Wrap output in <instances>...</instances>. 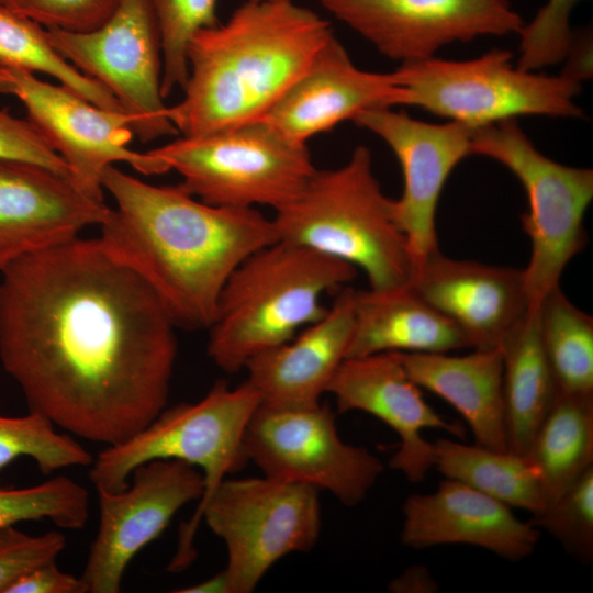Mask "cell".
<instances>
[{"label":"cell","instance_id":"8fae6325","mask_svg":"<svg viewBox=\"0 0 593 593\" xmlns=\"http://www.w3.org/2000/svg\"><path fill=\"white\" fill-rule=\"evenodd\" d=\"M244 448L262 475L325 490L346 506L358 505L384 471L376 455L339 437L334 412L321 402L259 403L246 427Z\"/></svg>","mask_w":593,"mask_h":593},{"label":"cell","instance_id":"30bf717a","mask_svg":"<svg viewBox=\"0 0 593 593\" xmlns=\"http://www.w3.org/2000/svg\"><path fill=\"white\" fill-rule=\"evenodd\" d=\"M512 53L492 49L477 58L429 57L402 63L394 70L407 92L406 105L478 128L522 115L581 119L574 102L583 77L567 68L560 75L524 70Z\"/></svg>","mask_w":593,"mask_h":593},{"label":"cell","instance_id":"74e56055","mask_svg":"<svg viewBox=\"0 0 593 593\" xmlns=\"http://www.w3.org/2000/svg\"><path fill=\"white\" fill-rule=\"evenodd\" d=\"M5 593H83V589L80 578L60 570L52 560L20 577Z\"/></svg>","mask_w":593,"mask_h":593},{"label":"cell","instance_id":"8d00e7d4","mask_svg":"<svg viewBox=\"0 0 593 593\" xmlns=\"http://www.w3.org/2000/svg\"><path fill=\"white\" fill-rule=\"evenodd\" d=\"M0 159L35 164L69 177L64 160L49 147L29 120L0 110Z\"/></svg>","mask_w":593,"mask_h":593},{"label":"cell","instance_id":"e575fe53","mask_svg":"<svg viewBox=\"0 0 593 593\" xmlns=\"http://www.w3.org/2000/svg\"><path fill=\"white\" fill-rule=\"evenodd\" d=\"M119 0H0V5L45 29L89 32L103 24Z\"/></svg>","mask_w":593,"mask_h":593},{"label":"cell","instance_id":"f546056e","mask_svg":"<svg viewBox=\"0 0 593 593\" xmlns=\"http://www.w3.org/2000/svg\"><path fill=\"white\" fill-rule=\"evenodd\" d=\"M36 412L24 416H0V471L21 457L32 458L43 474L70 467L90 466L93 458L69 434Z\"/></svg>","mask_w":593,"mask_h":593},{"label":"cell","instance_id":"5bb4252c","mask_svg":"<svg viewBox=\"0 0 593 593\" xmlns=\"http://www.w3.org/2000/svg\"><path fill=\"white\" fill-rule=\"evenodd\" d=\"M9 70L15 80L13 94L24 104L27 120L64 160L70 180L86 194L104 201L101 176L107 167L119 161L144 175L170 170L150 152L128 148L134 134L132 119L125 112L102 109L34 74Z\"/></svg>","mask_w":593,"mask_h":593},{"label":"cell","instance_id":"d590c367","mask_svg":"<svg viewBox=\"0 0 593 593\" xmlns=\"http://www.w3.org/2000/svg\"><path fill=\"white\" fill-rule=\"evenodd\" d=\"M66 547L58 530L30 535L14 525L0 527V593L32 569L56 560Z\"/></svg>","mask_w":593,"mask_h":593},{"label":"cell","instance_id":"4316f807","mask_svg":"<svg viewBox=\"0 0 593 593\" xmlns=\"http://www.w3.org/2000/svg\"><path fill=\"white\" fill-rule=\"evenodd\" d=\"M434 449V467L446 478L532 515L545 510L537 474L524 456L446 438H438Z\"/></svg>","mask_w":593,"mask_h":593},{"label":"cell","instance_id":"9c48e42d","mask_svg":"<svg viewBox=\"0 0 593 593\" xmlns=\"http://www.w3.org/2000/svg\"><path fill=\"white\" fill-rule=\"evenodd\" d=\"M259 403L247 381L236 388L219 381L201 400L165 407L142 430L99 452L89 479L97 491H121L139 465L180 460L200 468L203 475L204 491L195 514L228 474L248 463L244 435Z\"/></svg>","mask_w":593,"mask_h":593},{"label":"cell","instance_id":"7c38bea8","mask_svg":"<svg viewBox=\"0 0 593 593\" xmlns=\"http://www.w3.org/2000/svg\"><path fill=\"white\" fill-rule=\"evenodd\" d=\"M46 30L64 58L115 98L141 142L178 134L161 94V36L153 0H119L110 18L89 32Z\"/></svg>","mask_w":593,"mask_h":593},{"label":"cell","instance_id":"836d02e7","mask_svg":"<svg viewBox=\"0 0 593 593\" xmlns=\"http://www.w3.org/2000/svg\"><path fill=\"white\" fill-rule=\"evenodd\" d=\"M584 0H547L533 20L524 24L518 35L517 67L537 71L567 59L575 43L571 14Z\"/></svg>","mask_w":593,"mask_h":593},{"label":"cell","instance_id":"3957f363","mask_svg":"<svg viewBox=\"0 0 593 593\" xmlns=\"http://www.w3.org/2000/svg\"><path fill=\"white\" fill-rule=\"evenodd\" d=\"M334 35L327 20L289 2L246 1L194 34L180 102L167 116L182 136L260 120Z\"/></svg>","mask_w":593,"mask_h":593},{"label":"cell","instance_id":"d6986e66","mask_svg":"<svg viewBox=\"0 0 593 593\" xmlns=\"http://www.w3.org/2000/svg\"><path fill=\"white\" fill-rule=\"evenodd\" d=\"M110 208L69 177L20 160L0 159V272L18 259L100 226Z\"/></svg>","mask_w":593,"mask_h":593},{"label":"cell","instance_id":"8992f818","mask_svg":"<svg viewBox=\"0 0 593 593\" xmlns=\"http://www.w3.org/2000/svg\"><path fill=\"white\" fill-rule=\"evenodd\" d=\"M202 519L226 547L227 593H250L280 559L315 547L322 525L318 490L265 475L226 478L181 524L169 572H181L194 561Z\"/></svg>","mask_w":593,"mask_h":593},{"label":"cell","instance_id":"ffe728a7","mask_svg":"<svg viewBox=\"0 0 593 593\" xmlns=\"http://www.w3.org/2000/svg\"><path fill=\"white\" fill-rule=\"evenodd\" d=\"M407 92L395 71L358 68L333 35L307 69L260 119L288 138L306 144L363 111L406 105Z\"/></svg>","mask_w":593,"mask_h":593},{"label":"cell","instance_id":"d6a6232c","mask_svg":"<svg viewBox=\"0 0 593 593\" xmlns=\"http://www.w3.org/2000/svg\"><path fill=\"white\" fill-rule=\"evenodd\" d=\"M544 529L580 562L593 558V467L528 521Z\"/></svg>","mask_w":593,"mask_h":593},{"label":"cell","instance_id":"ab89813d","mask_svg":"<svg viewBox=\"0 0 593 593\" xmlns=\"http://www.w3.org/2000/svg\"><path fill=\"white\" fill-rule=\"evenodd\" d=\"M178 593H227V580L224 570L190 586L175 590Z\"/></svg>","mask_w":593,"mask_h":593},{"label":"cell","instance_id":"44dd1931","mask_svg":"<svg viewBox=\"0 0 593 593\" xmlns=\"http://www.w3.org/2000/svg\"><path fill=\"white\" fill-rule=\"evenodd\" d=\"M511 508L446 478L433 493L412 494L404 501L401 542L413 549L463 544L519 561L534 552L540 530Z\"/></svg>","mask_w":593,"mask_h":593},{"label":"cell","instance_id":"277c9868","mask_svg":"<svg viewBox=\"0 0 593 593\" xmlns=\"http://www.w3.org/2000/svg\"><path fill=\"white\" fill-rule=\"evenodd\" d=\"M357 269L307 247L277 240L243 260L226 280L210 329L208 355L224 372L293 338L327 311L321 299Z\"/></svg>","mask_w":593,"mask_h":593},{"label":"cell","instance_id":"ba28073f","mask_svg":"<svg viewBox=\"0 0 593 593\" xmlns=\"http://www.w3.org/2000/svg\"><path fill=\"white\" fill-rule=\"evenodd\" d=\"M470 154L502 164L525 189L528 211L521 220L532 255L523 271L529 312L536 311L586 245L583 217L593 199V171L545 156L516 119L474 128Z\"/></svg>","mask_w":593,"mask_h":593},{"label":"cell","instance_id":"ac0fdd59","mask_svg":"<svg viewBox=\"0 0 593 593\" xmlns=\"http://www.w3.org/2000/svg\"><path fill=\"white\" fill-rule=\"evenodd\" d=\"M409 286L450 320L474 349H502L529 312L523 269L437 251L417 266Z\"/></svg>","mask_w":593,"mask_h":593},{"label":"cell","instance_id":"d4e9b609","mask_svg":"<svg viewBox=\"0 0 593 593\" xmlns=\"http://www.w3.org/2000/svg\"><path fill=\"white\" fill-rule=\"evenodd\" d=\"M507 449L524 455L556 395L540 336L538 309L502 347Z\"/></svg>","mask_w":593,"mask_h":593},{"label":"cell","instance_id":"83f0119b","mask_svg":"<svg viewBox=\"0 0 593 593\" xmlns=\"http://www.w3.org/2000/svg\"><path fill=\"white\" fill-rule=\"evenodd\" d=\"M540 336L557 393L593 395V318L552 289L538 307Z\"/></svg>","mask_w":593,"mask_h":593},{"label":"cell","instance_id":"7a4b0ae2","mask_svg":"<svg viewBox=\"0 0 593 593\" xmlns=\"http://www.w3.org/2000/svg\"><path fill=\"white\" fill-rule=\"evenodd\" d=\"M101 184L113 198L99 226L103 249L156 294L176 327L209 328L235 268L278 240L257 209L206 204L178 186H153L107 167Z\"/></svg>","mask_w":593,"mask_h":593},{"label":"cell","instance_id":"4dcf8cb0","mask_svg":"<svg viewBox=\"0 0 593 593\" xmlns=\"http://www.w3.org/2000/svg\"><path fill=\"white\" fill-rule=\"evenodd\" d=\"M88 516L87 489L65 475L27 488L0 489V527L48 519L60 528L81 529Z\"/></svg>","mask_w":593,"mask_h":593},{"label":"cell","instance_id":"4fadbf2b","mask_svg":"<svg viewBox=\"0 0 593 593\" xmlns=\"http://www.w3.org/2000/svg\"><path fill=\"white\" fill-rule=\"evenodd\" d=\"M203 491L201 471L180 460L142 463L125 489L97 491L99 525L79 577L83 593L120 592L132 559Z\"/></svg>","mask_w":593,"mask_h":593},{"label":"cell","instance_id":"5b68a950","mask_svg":"<svg viewBox=\"0 0 593 593\" xmlns=\"http://www.w3.org/2000/svg\"><path fill=\"white\" fill-rule=\"evenodd\" d=\"M373 175L370 150L357 146L347 163L318 170L271 217L278 240L311 248L361 269L369 289L410 284L416 270L405 235Z\"/></svg>","mask_w":593,"mask_h":593},{"label":"cell","instance_id":"60d3db41","mask_svg":"<svg viewBox=\"0 0 593 593\" xmlns=\"http://www.w3.org/2000/svg\"><path fill=\"white\" fill-rule=\"evenodd\" d=\"M15 80L11 71L0 66V93L13 94Z\"/></svg>","mask_w":593,"mask_h":593},{"label":"cell","instance_id":"e0dca14e","mask_svg":"<svg viewBox=\"0 0 593 593\" xmlns=\"http://www.w3.org/2000/svg\"><path fill=\"white\" fill-rule=\"evenodd\" d=\"M327 393L334 395L338 413L366 412L398 434L400 445L389 466L411 483L422 482L435 463L434 443L423 437L424 429L439 428L459 438L465 436L461 425L441 417L424 400L398 351L345 358Z\"/></svg>","mask_w":593,"mask_h":593},{"label":"cell","instance_id":"1f68e13d","mask_svg":"<svg viewBox=\"0 0 593 593\" xmlns=\"http://www.w3.org/2000/svg\"><path fill=\"white\" fill-rule=\"evenodd\" d=\"M217 0H153L161 36V94L183 89L188 76V48L197 32L213 27Z\"/></svg>","mask_w":593,"mask_h":593},{"label":"cell","instance_id":"484cf974","mask_svg":"<svg viewBox=\"0 0 593 593\" xmlns=\"http://www.w3.org/2000/svg\"><path fill=\"white\" fill-rule=\"evenodd\" d=\"M523 456L549 505L593 467V395L557 393Z\"/></svg>","mask_w":593,"mask_h":593},{"label":"cell","instance_id":"b9f144b4","mask_svg":"<svg viewBox=\"0 0 593 593\" xmlns=\"http://www.w3.org/2000/svg\"><path fill=\"white\" fill-rule=\"evenodd\" d=\"M248 1H257V2H289L292 0H248Z\"/></svg>","mask_w":593,"mask_h":593},{"label":"cell","instance_id":"2e32d148","mask_svg":"<svg viewBox=\"0 0 593 593\" xmlns=\"http://www.w3.org/2000/svg\"><path fill=\"white\" fill-rule=\"evenodd\" d=\"M353 121L385 142L400 163L403 191L392 199V214L417 268L439 251L435 217L440 193L454 168L471 155L474 128L421 121L392 108L367 110Z\"/></svg>","mask_w":593,"mask_h":593},{"label":"cell","instance_id":"7402d4cb","mask_svg":"<svg viewBox=\"0 0 593 593\" xmlns=\"http://www.w3.org/2000/svg\"><path fill=\"white\" fill-rule=\"evenodd\" d=\"M354 293L343 287L332 306L290 340L248 360L247 382L261 404L304 406L321 402L344 359L354 328Z\"/></svg>","mask_w":593,"mask_h":593},{"label":"cell","instance_id":"cb8c5ba5","mask_svg":"<svg viewBox=\"0 0 593 593\" xmlns=\"http://www.w3.org/2000/svg\"><path fill=\"white\" fill-rule=\"evenodd\" d=\"M469 348L460 329L410 286L354 293V328L347 357L387 351L448 353Z\"/></svg>","mask_w":593,"mask_h":593},{"label":"cell","instance_id":"6da1fadb","mask_svg":"<svg viewBox=\"0 0 593 593\" xmlns=\"http://www.w3.org/2000/svg\"><path fill=\"white\" fill-rule=\"evenodd\" d=\"M176 325L98 238L75 237L1 271L0 361L29 411L116 445L166 407Z\"/></svg>","mask_w":593,"mask_h":593},{"label":"cell","instance_id":"f35d334b","mask_svg":"<svg viewBox=\"0 0 593 593\" xmlns=\"http://www.w3.org/2000/svg\"><path fill=\"white\" fill-rule=\"evenodd\" d=\"M434 589L430 574L421 567L406 570L390 583L393 592H430Z\"/></svg>","mask_w":593,"mask_h":593},{"label":"cell","instance_id":"603a6c76","mask_svg":"<svg viewBox=\"0 0 593 593\" xmlns=\"http://www.w3.org/2000/svg\"><path fill=\"white\" fill-rule=\"evenodd\" d=\"M409 377L443 398L468 423L475 444L507 449L503 401V353L474 349L463 356L446 353H400Z\"/></svg>","mask_w":593,"mask_h":593},{"label":"cell","instance_id":"f1b7e54d","mask_svg":"<svg viewBox=\"0 0 593 593\" xmlns=\"http://www.w3.org/2000/svg\"><path fill=\"white\" fill-rule=\"evenodd\" d=\"M0 66L49 75L102 109L123 111L102 85L82 74L55 49L44 26L1 5Z\"/></svg>","mask_w":593,"mask_h":593},{"label":"cell","instance_id":"52a82bcc","mask_svg":"<svg viewBox=\"0 0 593 593\" xmlns=\"http://www.w3.org/2000/svg\"><path fill=\"white\" fill-rule=\"evenodd\" d=\"M181 177L200 201L221 208L275 211L304 190L316 171L306 144L256 120L149 150Z\"/></svg>","mask_w":593,"mask_h":593},{"label":"cell","instance_id":"9a60e30c","mask_svg":"<svg viewBox=\"0 0 593 593\" xmlns=\"http://www.w3.org/2000/svg\"><path fill=\"white\" fill-rule=\"evenodd\" d=\"M320 1L382 55L401 64L433 57L455 42L518 34L525 24L508 0Z\"/></svg>","mask_w":593,"mask_h":593}]
</instances>
